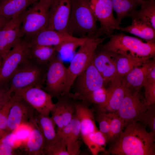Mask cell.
<instances>
[{
    "label": "cell",
    "instance_id": "28",
    "mask_svg": "<svg viewBox=\"0 0 155 155\" xmlns=\"http://www.w3.org/2000/svg\"><path fill=\"white\" fill-rule=\"evenodd\" d=\"M72 128L70 135L65 142L69 155H78L80 152L82 141L79 140L81 136L80 121L75 114L72 118Z\"/></svg>",
    "mask_w": 155,
    "mask_h": 155
},
{
    "label": "cell",
    "instance_id": "30",
    "mask_svg": "<svg viewBox=\"0 0 155 155\" xmlns=\"http://www.w3.org/2000/svg\"><path fill=\"white\" fill-rule=\"evenodd\" d=\"M111 0L113 10L117 14L116 20L119 25L129 13L142 4L136 0Z\"/></svg>",
    "mask_w": 155,
    "mask_h": 155
},
{
    "label": "cell",
    "instance_id": "18",
    "mask_svg": "<svg viewBox=\"0 0 155 155\" xmlns=\"http://www.w3.org/2000/svg\"><path fill=\"white\" fill-rule=\"evenodd\" d=\"M75 107V114L80 123L81 136L85 145L92 133L98 130L95 123L94 110L81 101L73 100Z\"/></svg>",
    "mask_w": 155,
    "mask_h": 155
},
{
    "label": "cell",
    "instance_id": "36",
    "mask_svg": "<svg viewBox=\"0 0 155 155\" xmlns=\"http://www.w3.org/2000/svg\"><path fill=\"white\" fill-rule=\"evenodd\" d=\"M13 102L12 95L6 103L0 108V139L8 133L6 131L8 117Z\"/></svg>",
    "mask_w": 155,
    "mask_h": 155
},
{
    "label": "cell",
    "instance_id": "1",
    "mask_svg": "<svg viewBox=\"0 0 155 155\" xmlns=\"http://www.w3.org/2000/svg\"><path fill=\"white\" fill-rule=\"evenodd\" d=\"M113 144L103 152L112 155H155V134L138 121L128 124Z\"/></svg>",
    "mask_w": 155,
    "mask_h": 155
},
{
    "label": "cell",
    "instance_id": "21",
    "mask_svg": "<svg viewBox=\"0 0 155 155\" xmlns=\"http://www.w3.org/2000/svg\"><path fill=\"white\" fill-rule=\"evenodd\" d=\"M34 113L30 118L28 123L30 131L25 144V150L28 155H45V140L34 118Z\"/></svg>",
    "mask_w": 155,
    "mask_h": 155
},
{
    "label": "cell",
    "instance_id": "37",
    "mask_svg": "<svg viewBox=\"0 0 155 155\" xmlns=\"http://www.w3.org/2000/svg\"><path fill=\"white\" fill-rule=\"evenodd\" d=\"M45 155H69L64 142L58 137L56 141L47 148Z\"/></svg>",
    "mask_w": 155,
    "mask_h": 155
},
{
    "label": "cell",
    "instance_id": "48",
    "mask_svg": "<svg viewBox=\"0 0 155 155\" xmlns=\"http://www.w3.org/2000/svg\"><path fill=\"white\" fill-rule=\"evenodd\" d=\"M4 0H0V3Z\"/></svg>",
    "mask_w": 155,
    "mask_h": 155
},
{
    "label": "cell",
    "instance_id": "20",
    "mask_svg": "<svg viewBox=\"0 0 155 155\" xmlns=\"http://www.w3.org/2000/svg\"><path fill=\"white\" fill-rule=\"evenodd\" d=\"M154 67L155 57L135 67L122 78L121 79L122 84L127 89L140 90L143 87L147 76Z\"/></svg>",
    "mask_w": 155,
    "mask_h": 155
},
{
    "label": "cell",
    "instance_id": "42",
    "mask_svg": "<svg viewBox=\"0 0 155 155\" xmlns=\"http://www.w3.org/2000/svg\"><path fill=\"white\" fill-rule=\"evenodd\" d=\"M72 119L70 123L64 127L62 130L57 131V137L62 139L65 143V141L70 135L72 129Z\"/></svg>",
    "mask_w": 155,
    "mask_h": 155
},
{
    "label": "cell",
    "instance_id": "15",
    "mask_svg": "<svg viewBox=\"0 0 155 155\" xmlns=\"http://www.w3.org/2000/svg\"><path fill=\"white\" fill-rule=\"evenodd\" d=\"M22 13L11 19L0 29V55L1 59L22 37L21 32Z\"/></svg>",
    "mask_w": 155,
    "mask_h": 155
},
{
    "label": "cell",
    "instance_id": "38",
    "mask_svg": "<svg viewBox=\"0 0 155 155\" xmlns=\"http://www.w3.org/2000/svg\"><path fill=\"white\" fill-rule=\"evenodd\" d=\"M95 118L99 124V130L104 135L107 140L110 129V119L109 114L97 113Z\"/></svg>",
    "mask_w": 155,
    "mask_h": 155
},
{
    "label": "cell",
    "instance_id": "8",
    "mask_svg": "<svg viewBox=\"0 0 155 155\" xmlns=\"http://www.w3.org/2000/svg\"><path fill=\"white\" fill-rule=\"evenodd\" d=\"M148 106L140 90L126 89L125 96L116 113L123 121L125 127L129 123L137 121Z\"/></svg>",
    "mask_w": 155,
    "mask_h": 155
},
{
    "label": "cell",
    "instance_id": "23",
    "mask_svg": "<svg viewBox=\"0 0 155 155\" xmlns=\"http://www.w3.org/2000/svg\"><path fill=\"white\" fill-rule=\"evenodd\" d=\"M37 0H4L0 3V15L10 20L22 13Z\"/></svg>",
    "mask_w": 155,
    "mask_h": 155
},
{
    "label": "cell",
    "instance_id": "24",
    "mask_svg": "<svg viewBox=\"0 0 155 155\" xmlns=\"http://www.w3.org/2000/svg\"><path fill=\"white\" fill-rule=\"evenodd\" d=\"M139 10L131 12L127 17L132 20L140 21L155 29V1L154 0L145 1Z\"/></svg>",
    "mask_w": 155,
    "mask_h": 155
},
{
    "label": "cell",
    "instance_id": "40",
    "mask_svg": "<svg viewBox=\"0 0 155 155\" xmlns=\"http://www.w3.org/2000/svg\"><path fill=\"white\" fill-rule=\"evenodd\" d=\"M9 81L0 83V108L9 99L11 95L9 93Z\"/></svg>",
    "mask_w": 155,
    "mask_h": 155
},
{
    "label": "cell",
    "instance_id": "5",
    "mask_svg": "<svg viewBox=\"0 0 155 155\" xmlns=\"http://www.w3.org/2000/svg\"><path fill=\"white\" fill-rule=\"evenodd\" d=\"M107 37L86 38L73 56L67 68V80L63 95H67L75 79L92 61L95 51L99 46Z\"/></svg>",
    "mask_w": 155,
    "mask_h": 155
},
{
    "label": "cell",
    "instance_id": "44",
    "mask_svg": "<svg viewBox=\"0 0 155 155\" xmlns=\"http://www.w3.org/2000/svg\"><path fill=\"white\" fill-rule=\"evenodd\" d=\"M9 20L0 15V29L3 27Z\"/></svg>",
    "mask_w": 155,
    "mask_h": 155
},
{
    "label": "cell",
    "instance_id": "32",
    "mask_svg": "<svg viewBox=\"0 0 155 155\" xmlns=\"http://www.w3.org/2000/svg\"><path fill=\"white\" fill-rule=\"evenodd\" d=\"M110 129L107 138V144L110 146L119 137L124 127V123L116 113H109Z\"/></svg>",
    "mask_w": 155,
    "mask_h": 155
},
{
    "label": "cell",
    "instance_id": "46",
    "mask_svg": "<svg viewBox=\"0 0 155 155\" xmlns=\"http://www.w3.org/2000/svg\"><path fill=\"white\" fill-rule=\"evenodd\" d=\"M137 0V1H139V2H140V3H141L142 4L144 3V1L143 0Z\"/></svg>",
    "mask_w": 155,
    "mask_h": 155
},
{
    "label": "cell",
    "instance_id": "11",
    "mask_svg": "<svg viewBox=\"0 0 155 155\" xmlns=\"http://www.w3.org/2000/svg\"><path fill=\"white\" fill-rule=\"evenodd\" d=\"M13 94L22 98L37 112L43 115L49 116L55 106L51 96L40 88L28 86Z\"/></svg>",
    "mask_w": 155,
    "mask_h": 155
},
{
    "label": "cell",
    "instance_id": "35",
    "mask_svg": "<svg viewBox=\"0 0 155 155\" xmlns=\"http://www.w3.org/2000/svg\"><path fill=\"white\" fill-rule=\"evenodd\" d=\"M137 121L148 127L150 131L155 134V104L148 106L146 111Z\"/></svg>",
    "mask_w": 155,
    "mask_h": 155
},
{
    "label": "cell",
    "instance_id": "12",
    "mask_svg": "<svg viewBox=\"0 0 155 155\" xmlns=\"http://www.w3.org/2000/svg\"><path fill=\"white\" fill-rule=\"evenodd\" d=\"M73 86L74 93L70 92L68 95H83L104 86L103 79L92 61L77 77Z\"/></svg>",
    "mask_w": 155,
    "mask_h": 155
},
{
    "label": "cell",
    "instance_id": "22",
    "mask_svg": "<svg viewBox=\"0 0 155 155\" xmlns=\"http://www.w3.org/2000/svg\"><path fill=\"white\" fill-rule=\"evenodd\" d=\"M34 116L44 137L46 151L47 148L53 144L57 138L55 130V124L51 117L49 116L41 114L36 110Z\"/></svg>",
    "mask_w": 155,
    "mask_h": 155
},
{
    "label": "cell",
    "instance_id": "14",
    "mask_svg": "<svg viewBox=\"0 0 155 155\" xmlns=\"http://www.w3.org/2000/svg\"><path fill=\"white\" fill-rule=\"evenodd\" d=\"M71 9V0H55L50 7L46 28L67 32Z\"/></svg>",
    "mask_w": 155,
    "mask_h": 155
},
{
    "label": "cell",
    "instance_id": "41",
    "mask_svg": "<svg viewBox=\"0 0 155 155\" xmlns=\"http://www.w3.org/2000/svg\"><path fill=\"white\" fill-rule=\"evenodd\" d=\"M51 113V117L55 125L57 127V131L61 130L64 127L63 119L59 107L57 103L55 106Z\"/></svg>",
    "mask_w": 155,
    "mask_h": 155
},
{
    "label": "cell",
    "instance_id": "45",
    "mask_svg": "<svg viewBox=\"0 0 155 155\" xmlns=\"http://www.w3.org/2000/svg\"><path fill=\"white\" fill-rule=\"evenodd\" d=\"M44 1H45L47 2H48L51 3V4L55 0H44Z\"/></svg>",
    "mask_w": 155,
    "mask_h": 155
},
{
    "label": "cell",
    "instance_id": "26",
    "mask_svg": "<svg viewBox=\"0 0 155 155\" xmlns=\"http://www.w3.org/2000/svg\"><path fill=\"white\" fill-rule=\"evenodd\" d=\"M126 27H118L117 30L129 33L142 38L147 42L155 43V29L139 20H132Z\"/></svg>",
    "mask_w": 155,
    "mask_h": 155
},
{
    "label": "cell",
    "instance_id": "9",
    "mask_svg": "<svg viewBox=\"0 0 155 155\" xmlns=\"http://www.w3.org/2000/svg\"><path fill=\"white\" fill-rule=\"evenodd\" d=\"M67 68L57 55L50 63L46 72L44 90L52 98L63 95L65 90Z\"/></svg>",
    "mask_w": 155,
    "mask_h": 155
},
{
    "label": "cell",
    "instance_id": "6",
    "mask_svg": "<svg viewBox=\"0 0 155 155\" xmlns=\"http://www.w3.org/2000/svg\"><path fill=\"white\" fill-rule=\"evenodd\" d=\"M22 15L21 32L22 36L31 37L40 30L47 28L49 20L51 3L44 0H39L33 4Z\"/></svg>",
    "mask_w": 155,
    "mask_h": 155
},
{
    "label": "cell",
    "instance_id": "16",
    "mask_svg": "<svg viewBox=\"0 0 155 155\" xmlns=\"http://www.w3.org/2000/svg\"><path fill=\"white\" fill-rule=\"evenodd\" d=\"M102 48L96 50L92 62L102 77L104 85L118 78L116 60L113 53Z\"/></svg>",
    "mask_w": 155,
    "mask_h": 155
},
{
    "label": "cell",
    "instance_id": "17",
    "mask_svg": "<svg viewBox=\"0 0 155 155\" xmlns=\"http://www.w3.org/2000/svg\"><path fill=\"white\" fill-rule=\"evenodd\" d=\"M79 38L71 36L66 32L45 28L33 36L25 38L29 45H43L57 46L66 42L74 40Z\"/></svg>",
    "mask_w": 155,
    "mask_h": 155
},
{
    "label": "cell",
    "instance_id": "13",
    "mask_svg": "<svg viewBox=\"0 0 155 155\" xmlns=\"http://www.w3.org/2000/svg\"><path fill=\"white\" fill-rule=\"evenodd\" d=\"M13 103L8 117L6 131L13 132L20 126L28 124L35 110L23 98L13 94Z\"/></svg>",
    "mask_w": 155,
    "mask_h": 155
},
{
    "label": "cell",
    "instance_id": "39",
    "mask_svg": "<svg viewBox=\"0 0 155 155\" xmlns=\"http://www.w3.org/2000/svg\"><path fill=\"white\" fill-rule=\"evenodd\" d=\"M143 87L145 90L144 98L147 105L155 104V82L145 80Z\"/></svg>",
    "mask_w": 155,
    "mask_h": 155
},
{
    "label": "cell",
    "instance_id": "33",
    "mask_svg": "<svg viewBox=\"0 0 155 155\" xmlns=\"http://www.w3.org/2000/svg\"><path fill=\"white\" fill-rule=\"evenodd\" d=\"M106 137L98 130L90 135L86 146L93 155H96L98 153L104 152L106 150Z\"/></svg>",
    "mask_w": 155,
    "mask_h": 155
},
{
    "label": "cell",
    "instance_id": "10",
    "mask_svg": "<svg viewBox=\"0 0 155 155\" xmlns=\"http://www.w3.org/2000/svg\"><path fill=\"white\" fill-rule=\"evenodd\" d=\"M28 45L21 39L1 59L0 83L9 82L19 65L28 57Z\"/></svg>",
    "mask_w": 155,
    "mask_h": 155
},
{
    "label": "cell",
    "instance_id": "31",
    "mask_svg": "<svg viewBox=\"0 0 155 155\" xmlns=\"http://www.w3.org/2000/svg\"><path fill=\"white\" fill-rule=\"evenodd\" d=\"M57 99L56 103L59 107L64 127L72 119L75 112V107L73 100L68 95H61Z\"/></svg>",
    "mask_w": 155,
    "mask_h": 155
},
{
    "label": "cell",
    "instance_id": "43",
    "mask_svg": "<svg viewBox=\"0 0 155 155\" xmlns=\"http://www.w3.org/2000/svg\"><path fill=\"white\" fill-rule=\"evenodd\" d=\"M15 149L3 142L0 139V155H16Z\"/></svg>",
    "mask_w": 155,
    "mask_h": 155
},
{
    "label": "cell",
    "instance_id": "7",
    "mask_svg": "<svg viewBox=\"0 0 155 155\" xmlns=\"http://www.w3.org/2000/svg\"><path fill=\"white\" fill-rule=\"evenodd\" d=\"M88 1L96 21L100 24V27L94 37L99 38L102 36L109 37L120 26L113 15L111 0H88Z\"/></svg>",
    "mask_w": 155,
    "mask_h": 155
},
{
    "label": "cell",
    "instance_id": "47",
    "mask_svg": "<svg viewBox=\"0 0 155 155\" xmlns=\"http://www.w3.org/2000/svg\"><path fill=\"white\" fill-rule=\"evenodd\" d=\"M1 56L0 55V65H1Z\"/></svg>",
    "mask_w": 155,
    "mask_h": 155
},
{
    "label": "cell",
    "instance_id": "4",
    "mask_svg": "<svg viewBox=\"0 0 155 155\" xmlns=\"http://www.w3.org/2000/svg\"><path fill=\"white\" fill-rule=\"evenodd\" d=\"M49 65L40 64L28 58L18 66L9 81V93L30 86L42 88Z\"/></svg>",
    "mask_w": 155,
    "mask_h": 155
},
{
    "label": "cell",
    "instance_id": "34",
    "mask_svg": "<svg viewBox=\"0 0 155 155\" xmlns=\"http://www.w3.org/2000/svg\"><path fill=\"white\" fill-rule=\"evenodd\" d=\"M86 38H79L76 40L54 47L57 53H59L64 58H68L80 46Z\"/></svg>",
    "mask_w": 155,
    "mask_h": 155
},
{
    "label": "cell",
    "instance_id": "3",
    "mask_svg": "<svg viewBox=\"0 0 155 155\" xmlns=\"http://www.w3.org/2000/svg\"><path fill=\"white\" fill-rule=\"evenodd\" d=\"M109 41L102 46L106 51L131 57L150 58L154 57L155 43L120 32L111 35Z\"/></svg>",
    "mask_w": 155,
    "mask_h": 155
},
{
    "label": "cell",
    "instance_id": "29",
    "mask_svg": "<svg viewBox=\"0 0 155 155\" xmlns=\"http://www.w3.org/2000/svg\"><path fill=\"white\" fill-rule=\"evenodd\" d=\"M67 95L73 100L81 101L89 106L92 104L100 106L104 104L106 102L107 92L106 89L104 86L83 95Z\"/></svg>",
    "mask_w": 155,
    "mask_h": 155
},
{
    "label": "cell",
    "instance_id": "25",
    "mask_svg": "<svg viewBox=\"0 0 155 155\" xmlns=\"http://www.w3.org/2000/svg\"><path fill=\"white\" fill-rule=\"evenodd\" d=\"M57 53L54 46L28 45V58L41 64L49 65Z\"/></svg>",
    "mask_w": 155,
    "mask_h": 155
},
{
    "label": "cell",
    "instance_id": "19",
    "mask_svg": "<svg viewBox=\"0 0 155 155\" xmlns=\"http://www.w3.org/2000/svg\"><path fill=\"white\" fill-rule=\"evenodd\" d=\"M106 89L107 98L103 105L96 106L97 113H116L125 96L126 89L122 84L121 79L111 82Z\"/></svg>",
    "mask_w": 155,
    "mask_h": 155
},
{
    "label": "cell",
    "instance_id": "27",
    "mask_svg": "<svg viewBox=\"0 0 155 155\" xmlns=\"http://www.w3.org/2000/svg\"><path fill=\"white\" fill-rule=\"evenodd\" d=\"M111 52L116 60L117 75L121 79L134 68L142 65L151 59L148 57H131Z\"/></svg>",
    "mask_w": 155,
    "mask_h": 155
},
{
    "label": "cell",
    "instance_id": "2",
    "mask_svg": "<svg viewBox=\"0 0 155 155\" xmlns=\"http://www.w3.org/2000/svg\"><path fill=\"white\" fill-rule=\"evenodd\" d=\"M96 21L88 0H71L67 33L80 38H94L98 29Z\"/></svg>",
    "mask_w": 155,
    "mask_h": 155
}]
</instances>
